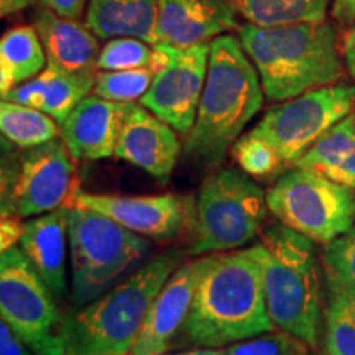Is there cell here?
Returning <instances> with one entry per match:
<instances>
[{
	"mask_svg": "<svg viewBox=\"0 0 355 355\" xmlns=\"http://www.w3.org/2000/svg\"><path fill=\"white\" fill-rule=\"evenodd\" d=\"M277 331L266 309L261 268L247 250L211 254L198 283L186 340L198 347H224Z\"/></svg>",
	"mask_w": 355,
	"mask_h": 355,
	"instance_id": "6da1fadb",
	"label": "cell"
},
{
	"mask_svg": "<svg viewBox=\"0 0 355 355\" xmlns=\"http://www.w3.org/2000/svg\"><path fill=\"white\" fill-rule=\"evenodd\" d=\"M239 40L259 71L265 97L283 102L340 83L344 64L339 32L329 21L283 26L245 24Z\"/></svg>",
	"mask_w": 355,
	"mask_h": 355,
	"instance_id": "7a4b0ae2",
	"label": "cell"
},
{
	"mask_svg": "<svg viewBox=\"0 0 355 355\" xmlns=\"http://www.w3.org/2000/svg\"><path fill=\"white\" fill-rule=\"evenodd\" d=\"M263 97L259 71L241 40L230 35L214 38L196 122L186 135V155L209 166L220 163L259 114Z\"/></svg>",
	"mask_w": 355,
	"mask_h": 355,
	"instance_id": "3957f363",
	"label": "cell"
},
{
	"mask_svg": "<svg viewBox=\"0 0 355 355\" xmlns=\"http://www.w3.org/2000/svg\"><path fill=\"white\" fill-rule=\"evenodd\" d=\"M250 252L261 268L266 309L277 329L318 347L322 301L313 241L279 222L265 230Z\"/></svg>",
	"mask_w": 355,
	"mask_h": 355,
	"instance_id": "277c9868",
	"label": "cell"
},
{
	"mask_svg": "<svg viewBox=\"0 0 355 355\" xmlns=\"http://www.w3.org/2000/svg\"><path fill=\"white\" fill-rule=\"evenodd\" d=\"M183 252L155 257L125 282L64 318L66 355H128L141 324Z\"/></svg>",
	"mask_w": 355,
	"mask_h": 355,
	"instance_id": "5b68a950",
	"label": "cell"
},
{
	"mask_svg": "<svg viewBox=\"0 0 355 355\" xmlns=\"http://www.w3.org/2000/svg\"><path fill=\"white\" fill-rule=\"evenodd\" d=\"M68 235L73 268L71 301L76 308L107 293L150 250L141 235L79 206L69 207Z\"/></svg>",
	"mask_w": 355,
	"mask_h": 355,
	"instance_id": "8992f818",
	"label": "cell"
},
{
	"mask_svg": "<svg viewBox=\"0 0 355 355\" xmlns=\"http://www.w3.org/2000/svg\"><path fill=\"white\" fill-rule=\"evenodd\" d=\"M266 193L243 171L225 168L202 181L194 201L191 254L237 250L254 241L266 219Z\"/></svg>",
	"mask_w": 355,
	"mask_h": 355,
	"instance_id": "52a82bcc",
	"label": "cell"
},
{
	"mask_svg": "<svg viewBox=\"0 0 355 355\" xmlns=\"http://www.w3.org/2000/svg\"><path fill=\"white\" fill-rule=\"evenodd\" d=\"M268 211L309 241L331 243L355 222V193L319 173L288 171L266 193Z\"/></svg>",
	"mask_w": 355,
	"mask_h": 355,
	"instance_id": "ba28073f",
	"label": "cell"
},
{
	"mask_svg": "<svg viewBox=\"0 0 355 355\" xmlns=\"http://www.w3.org/2000/svg\"><path fill=\"white\" fill-rule=\"evenodd\" d=\"M0 314L37 355H66L64 318L20 247L0 255Z\"/></svg>",
	"mask_w": 355,
	"mask_h": 355,
	"instance_id": "9c48e42d",
	"label": "cell"
},
{
	"mask_svg": "<svg viewBox=\"0 0 355 355\" xmlns=\"http://www.w3.org/2000/svg\"><path fill=\"white\" fill-rule=\"evenodd\" d=\"M355 109V84L336 83L283 101L266 110L254 127L283 162L295 165L337 122Z\"/></svg>",
	"mask_w": 355,
	"mask_h": 355,
	"instance_id": "30bf717a",
	"label": "cell"
},
{
	"mask_svg": "<svg viewBox=\"0 0 355 355\" xmlns=\"http://www.w3.org/2000/svg\"><path fill=\"white\" fill-rule=\"evenodd\" d=\"M78 159L63 140L25 148L8 166V184H2V212H17L21 217L73 207L79 188Z\"/></svg>",
	"mask_w": 355,
	"mask_h": 355,
	"instance_id": "8fae6325",
	"label": "cell"
},
{
	"mask_svg": "<svg viewBox=\"0 0 355 355\" xmlns=\"http://www.w3.org/2000/svg\"><path fill=\"white\" fill-rule=\"evenodd\" d=\"M211 44L188 48L173 46L171 60L153 74L148 91L140 99L144 105L171 125L180 135H188L196 122L199 102L209 66Z\"/></svg>",
	"mask_w": 355,
	"mask_h": 355,
	"instance_id": "7c38bea8",
	"label": "cell"
},
{
	"mask_svg": "<svg viewBox=\"0 0 355 355\" xmlns=\"http://www.w3.org/2000/svg\"><path fill=\"white\" fill-rule=\"evenodd\" d=\"M73 206L99 212L132 232L158 241L178 237L193 227L194 219V202L173 193L123 196L79 189Z\"/></svg>",
	"mask_w": 355,
	"mask_h": 355,
	"instance_id": "4fadbf2b",
	"label": "cell"
},
{
	"mask_svg": "<svg viewBox=\"0 0 355 355\" xmlns=\"http://www.w3.org/2000/svg\"><path fill=\"white\" fill-rule=\"evenodd\" d=\"M209 255L181 263L155 296L128 355H162L183 331Z\"/></svg>",
	"mask_w": 355,
	"mask_h": 355,
	"instance_id": "5bb4252c",
	"label": "cell"
},
{
	"mask_svg": "<svg viewBox=\"0 0 355 355\" xmlns=\"http://www.w3.org/2000/svg\"><path fill=\"white\" fill-rule=\"evenodd\" d=\"M181 153L178 132L144 105L132 102L119 135L115 157L165 181Z\"/></svg>",
	"mask_w": 355,
	"mask_h": 355,
	"instance_id": "9a60e30c",
	"label": "cell"
},
{
	"mask_svg": "<svg viewBox=\"0 0 355 355\" xmlns=\"http://www.w3.org/2000/svg\"><path fill=\"white\" fill-rule=\"evenodd\" d=\"M229 0H158L157 44L188 48L207 43L237 26Z\"/></svg>",
	"mask_w": 355,
	"mask_h": 355,
	"instance_id": "2e32d148",
	"label": "cell"
},
{
	"mask_svg": "<svg viewBox=\"0 0 355 355\" xmlns=\"http://www.w3.org/2000/svg\"><path fill=\"white\" fill-rule=\"evenodd\" d=\"M132 102L87 96L61 123V140L76 159L94 162L115 155L119 135Z\"/></svg>",
	"mask_w": 355,
	"mask_h": 355,
	"instance_id": "e0dca14e",
	"label": "cell"
},
{
	"mask_svg": "<svg viewBox=\"0 0 355 355\" xmlns=\"http://www.w3.org/2000/svg\"><path fill=\"white\" fill-rule=\"evenodd\" d=\"M33 26L42 38L48 66L71 76L96 81L99 73V37L87 25L56 15L44 7L35 13Z\"/></svg>",
	"mask_w": 355,
	"mask_h": 355,
	"instance_id": "ac0fdd59",
	"label": "cell"
},
{
	"mask_svg": "<svg viewBox=\"0 0 355 355\" xmlns=\"http://www.w3.org/2000/svg\"><path fill=\"white\" fill-rule=\"evenodd\" d=\"M69 207L46 212L25 222L20 248L55 296L66 293V242Z\"/></svg>",
	"mask_w": 355,
	"mask_h": 355,
	"instance_id": "d6986e66",
	"label": "cell"
},
{
	"mask_svg": "<svg viewBox=\"0 0 355 355\" xmlns=\"http://www.w3.org/2000/svg\"><path fill=\"white\" fill-rule=\"evenodd\" d=\"M94 83L92 79L71 76L46 66L38 76L13 87L3 101L43 110L56 122L63 123L79 102L94 89Z\"/></svg>",
	"mask_w": 355,
	"mask_h": 355,
	"instance_id": "ffe728a7",
	"label": "cell"
},
{
	"mask_svg": "<svg viewBox=\"0 0 355 355\" xmlns=\"http://www.w3.org/2000/svg\"><path fill=\"white\" fill-rule=\"evenodd\" d=\"M158 0H87L86 25L102 40L140 38L157 44Z\"/></svg>",
	"mask_w": 355,
	"mask_h": 355,
	"instance_id": "44dd1931",
	"label": "cell"
},
{
	"mask_svg": "<svg viewBox=\"0 0 355 355\" xmlns=\"http://www.w3.org/2000/svg\"><path fill=\"white\" fill-rule=\"evenodd\" d=\"M48 66L42 38L35 26H15L0 40V94L24 84Z\"/></svg>",
	"mask_w": 355,
	"mask_h": 355,
	"instance_id": "7402d4cb",
	"label": "cell"
},
{
	"mask_svg": "<svg viewBox=\"0 0 355 355\" xmlns=\"http://www.w3.org/2000/svg\"><path fill=\"white\" fill-rule=\"evenodd\" d=\"M247 24L283 26L326 21L334 0H229Z\"/></svg>",
	"mask_w": 355,
	"mask_h": 355,
	"instance_id": "603a6c76",
	"label": "cell"
},
{
	"mask_svg": "<svg viewBox=\"0 0 355 355\" xmlns=\"http://www.w3.org/2000/svg\"><path fill=\"white\" fill-rule=\"evenodd\" d=\"M0 130L3 139L20 148H33L61 135L51 115L10 101L0 104Z\"/></svg>",
	"mask_w": 355,
	"mask_h": 355,
	"instance_id": "cb8c5ba5",
	"label": "cell"
},
{
	"mask_svg": "<svg viewBox=\"0 0 355 355\" xmlns=\"http://www.w3.org/2000/svg\"><path fill=\"white\" fill-rule=\"evenodd\" d=\"M355 152V114L337 122L295 163V168L329 176Z\"/></svg>",
	"mask_w": 355,
	"mask_h": 355,
	"instance_id": "d4e9b609",
	"label": "cell"
},
{
	"mask_svg": "<svg viewBox=\"0 0 355 355\" xmlns=\"http://www.w3.org/2000/svg\"><path fill=\"white\" fill-rule=\"evenodd\" d=\"M324 316L327 355H355V316L334 285H329V303Z\"/></svg>",
	"mask_w": 355,
	"mask_h": 355,
	"instance_id": "484cf974",
	"label": "cell"
},
{
	"mask_svg": "<svg viewBox=\"0 0 355 355\" xmlns=\"http://www.w3.org/2000/svg\"><path fill=\"white\" fill-rule=\"evenodd\" d=\"M232 157L245 175L259 180H270L285 165L277 150L252 130L232 145Z\"/></svg>",
	"mask_w": 355,
	"mask_h": 355,
	"instance_id": "4316f807",
	"label": "cell"
},
{
	"mask_svg": "<svg viewBox=\"0 0 355 355\" xmlns=\"http://www.w3.org/2000/svg\"><path fill=\"white\" fill-rule=\"evenodd\" d=\"M152 81L153 71L150 68L99 71L92 92L107 101L135 102L145 96Z\"/></svg>",
	"mask_w": 355,
	"mask_h": 355,
	"instance_id": "83f0119b",
	"label": "cell"
},
{
	"mask_svg": "<svg viewBox=\"0 0 355 355\" xmlns=\"http://www.w3.org/2000/svg\"><path fill=\"white\" fill-rule=\"evenodd\" d=\"M153 48L140 38H110L101 50L97 68L99 71H125L148 68Z\"/></svg>",
	"mask_w": 355,
	"mask_h": 355,
	"instance_id": "f1b7e54d",
	"label": "cell"
},
{
	"mask_svg": "<svg viewBox=\"0 0 355 355\" xmlns=\"http://www.w3.org/2000/svg\"><path fill=\"white\" fill-rule=\"evenodd\" d=\"M311 349L290 332L272 331L229 345L225 355H311Z\"/></svg>",
	"mask_w": 355,
	"mask_h": 355,
	"instance_id": "f546056e",
	"label": "cell"
},
{
	"mask_svg": "<svg viewBox=\"0 0 355 355\" xmlns=\"http://www.w3.org/2000/svg\"><path fill=\"white\" fill-rule=\"evenodd\" d=\"M324 265L327 278L355 285V222L347 232L327 243Z\"/></svg>",
	"mask_w": 355,
	"mask_h": 355,
	"instance_id": "4dcf8cb0",
	"label": "cell"
},
{
	"mask_svg": "<svg viewBox=\"0 0 355 355\" xmlns=\"http://www.w3.org/2000/svg\"><path fill=\"white\" fill-rule=\"evenodd\" d=\"M25 222H21V216L17 212H2L0 222V252H7L17 247L24 234Z\"/></svg>",
	"mask_w": 355,
	"mask_h": 355,
	"instance_id": "1f68e13d",
	"label": "cell"
},
{
	"mask_svg": "<svg viewBox=\"0 0 355 355\" xmlns=\"http://www.w3.org/2000/svg\"><path fill=\"white\" fill-rule=\"evenodd\" d=\"M0 355H37L6 321L0 322Z\"/></svg>",
	"mask_w": 355,
	"mask_h": 355,
	"instance_id": "d6a6232c",
	"label": "cell"
},
{
	"mask_svg": "<svg viewBox=\"0 0 355 355\" xmlns=\"http://www.w3.org/2000/svg\"><path fill=\"white\" fill-rule=\"evenodd\" d=\"M48 10L55 12L56 15L64 19L78 20L86 8L87 0H40Z\"/></svg>",
	"mask_w": 355,
	"mask_h": 355,
	"instance_id": "836d02e7",
	"label": "cell"
},
{
	"mask_svg": "<svg viewBox=\"0 0 355 355\" xmlns=\"http://www.w3.org/2000/svg\"><path fill=\"white\" fill-rule=\"evenodd\" d=\"M331 13L340 28H352L355 24V0H334Z\"/></svg>",
	"mask_w": 355,
	"mask_h": 355,
	"instance_id": "e575fe53",
	"label": "cell"
},
{
	"mask_svg": "<svg viewBox=\"0 0 355 355\" xmlns=\"http://www.w3.org/2000/svg\"><path fill=\"white\" fill-rule=\"evenodd\" d=\"M343 56L345 69L355 79V24L343 42Z\"/></svg>",
	"mask_w": 355,
	"mask_h": 355,
	"instance_id": "d590c367",
	"label": "cell"
},
{
	"mask_svg": "<svg viewBox=\"0 0 355 355\" xmlns=\"http://www.w3.org/2000/svg\"><path fill=\"white\" fill-rule=\"evenodd\" d=\"M327 283L329 285H334L337 290L343 293V296L347 301L350 311H352V314L355 316V285L352 283H343V282H337V279H332V278H327Z\"/></svg>",
	"mask_w": 355,
	"mask_h": 355,
	"instance_id": "8d00e7d4",
	"label": "cell"
},
{
	"mask_svg": "<svg viewBox=\"0 0 355 355\" xmlns=\"http://www.w3.org/2000/svg\"><path fill=\"white\" fill-rule=\"evenodd\" d=\"M32 3V0H0V15L7 17L12 13L25 10Z\"/></svg>",
	"mask_w": 355,
	"mask_h": 355,
	"instance_id": "74e56055",
	"label": "cell"
},
{
	"mask_svg": "<svg viewBox=\"0 0 355 355\" xmlns=\"http://www.w3.org/2000/svg\"><path fill=\"white\" fill-rule=\"evenodd\" d=\"M162 355H225V349L220 347H198L191 350H183V352H175V354H162Z\"/></svg>",
	"mask_w": 355,
	"mask_h": 355,
	"instance_id": "f35d334b",
	"label": "cell"
}]
</instances>
